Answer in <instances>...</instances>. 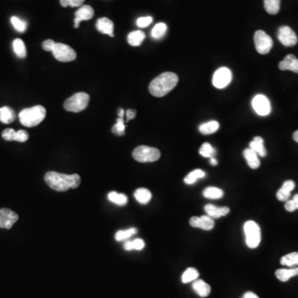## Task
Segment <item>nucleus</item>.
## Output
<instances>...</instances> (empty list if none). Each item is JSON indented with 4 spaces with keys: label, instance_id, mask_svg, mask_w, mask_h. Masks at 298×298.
<instances>
[{
    "label": "nucleus",
    "instance_id": "37998d69",
    "mask_svg": "<svg viewBox=\"0 0 298 298\" xmlns=\"http://www.w3.org/2000/svg\"><path fill=\"white\" fill-rule=\"evenodd\" d=\"M153 18L150 16L148 17H141L137 20V25L139 28H146L148 26L150 25L151 23H153Z\"/></svg>",
    "mask_w": 298,
    "mask_h": 298
},
{
    "label": "nucleus",
    "instance_id": "2eb2a0df",
    "mask_svg": "<svg viewBox=\"0 0 298 298\" xmlns=\"http://www.w3.org/2000/svg\"><path fill=\"white\" fill-rule=\"evenodd\" d=\"M279 69L281 71H292L298 73V59L294 55H288L283 61L279 63Z\"/></svg>",
    "mask_w": 298,
    "mask_h": 298
},
{
    "label": "nucleus",
    "instance_id": "f03ea898",
    "mask_svg": "<svg viewBox=\"0 0 298 298\" xmlns=\"http://www.w3.org/2000/svg\"><path fill=\"white\" fill-rule=\"evenodd\" d=\"M177 75L172 72H164L156 77L149 85V92L155 97L165 96L178 83Z\"/></svg>",
    "mask_w": 298,
    "mask_h": 298
},
{
    "label": "nucleus",
    "instance_id": "49530a36",
    "mask_svg": "<svg viewBox=\"0 0 298 298\" xmlns=\"http://www.w3.org/2000/svg\"><path fill=\"white\" fill-rule=\"evenodd\" d=\"M55 45H56V43H55L53 40L48 39V40H46V41L43 42V49L45 50V51H52Z\"/></svg>",
    "mask_w": 298,
    "mask_h": 298
},
{
    "label": "nucleus",
    "instance_id": "9d476101",
    "mask_svg": "<svg viewBox=\"0 0 298 298\" xmlns=\"http://www.w3.org/2000/svg\"><path fill=\"white\" fill-rule=\"evenodd\" d=\"M252 105L255 112L260 116H266L271 112L269 99L263 94H257L253 99Z\"/></svg>",
    "mask_w": 298,
    "mask_h": 298
},
{
    "label": "nucleus",
    "instance_id": "7c9ffc66",
    "mask_svg": "<svg viewBox=\"0 0 298 298\" xmlns=\"http://www.w3.org/2000/svg\"><path fill=\"white\" fill-rule=\"evenodd\" d=\"M203 196L208 199H219L223 197L224 192L221 189L217 188L214 186H209L205 189L203 191Z\"/></svg>",
    "mask_w": 298,
    "mask_h": 298
},
{
    "label": "nucleus",
    "instance_id": "a19ab883",
    "mask_svg": "<svg viewBox=\"0 0 298 298\" xmlns=\"http://www.w3.org/2000/svg\"><path fill=\"white\" fill-rule=\"evenodd\" d=\"M28 138H29V135H28V132H26L24 130L16 131L14 141L20 142V143H24L26 141H28Z\"/></svg>",
    "mask_w": 298,
    "mask_h": 298
},
{
    "label": "nucleus",
    "instance_id": "dca6fc26",
    "mask_svg": "<svg viewBox=\"0 0 298 298\" xmlns=\"http://www.w3.org/2000/svg\"><path fill=\"white\" fill-rule=\"evenodd\" d=\"M97 30L103 34H107L109 36L114 37V23L107 18H101L96 22Z\"/></svg>",
    "mask_w": 298,
    "mask_h": 298
},
{
    "label": "nucleus",
    "instance_id": "ddd939ff",
    "mask_svg": "<svg viewBox=\"0 0 298 298\" xmlns=\"http://www.w3.org/2000/svg\"><path fill=\"white\" fill-rule=\"evenodd\" d=\"M191 226L195 228H200L204 230H211L214 226V221L213 218L209 215H203L202 217H191L190 219Z\"/></svg>",
    "mask_w": 298,
    "mask_h": 298
},
{
    "label": "nucleus",
    "instance_id": "f257e3e1",
    "mask_svg": "<svg viewBox=\"0 0 298 298\" xmlns=\"http://www.w3.org/2000/svg\"><path fill=\"white\" fill-rule=\"evenodd\" d=\"M45 181L52 190L61 192L79 187L81 176L78 174L66 175L56 171H48L45 175Z\"/></svg>",
    "mask_w": 298,
    "mask_h": 298
},
{
    "label": "nucleus",
    "instance_id": "cd10ccee",
    "mask_svg": "<svg viewBox=\"0 0 298 298\" xmlns=\"http://www.w3.org/2000/svg\"><path fill=\"white\" fill-rule=\"evenodd\" d=\"M108 199L110 202L118 205V206H125L128 203L127 196L125 194L117 193L115 191H111L108 195Z\"/></svg>",
    "mask_w": 298,
    "mask_h": 298
},
{
    "label": "nucleus",
    "instance_id": "de8ad7c7",
    "mask_svg": "<svg viewBox=\"0 0 298 298\" xmlns=\"http://www.w3.org/2000/svg\"><path fill=\"white\" fill-rule=\"evenodd\" d=\"M125 114H126V117H127L126 122H128L129 120H133L136 116V111L134 110H126Z\"/></svg>",
    "mask_w": 298,
    "mask_h": 298
},
{
    "label": "nucleus",
    "instance_id": "ea45409f",
    "mask_svg": "<svg viewBox=\"0 0 298 298\" xmlns=\"http://www.w3.org/2000/svg\"><path fill=\"white\" fill-rule=\"evenodd\" d=\"M85 0H60L61 5L64 8L66 7H80L84 3Z\"/></svg>",
    "mask_w": 298,
    "mask_h": 298
},
{
    "label": "nucleus",
    "instance_id": "4be33fe9",
    "mask_svg": "<svg viewBox=\"0 0 298 298\" xmlns=\"http://www.w3.org/2000/svg\"><path fill=\"white\" fill-rule=\"evenodd\" d=\"M15 116V112L13 109L8 106L0 108V122L8 125L14 121Z\"/></svg>",
    "mask_w": 298,
    "mask_h": 298
},
{
    "label": "nucleus",
    "instance_id": "e433bc0d",
    "mask_svg": "<svg viewBox=\"0 0 298 298\" xmlns=\"http://www.w3.org/2000/svg\"><path fill=\"white\" fill-rule=\"evenodd\" d=\"M112 132L118 136L125 135V124L124 117L118 118L117 122L112 128Z\"/></svg>",
    "mask_w": 298,
    "mask_h": 298
},
{
    "label": "nucleus",
    "instance_id": "f8f14e48",
    "mask_svg": "<svg viewBox=\"0 0 298 298\" xmlns=\"http://www.w3.org/2000/svg\"><path fill=\"white\" fill-rule=\"evenodd\" d=\"M18 220V215L8 208L0 209V229H9Z\"/></svg>",
    "mask_w": 298,
    "mask_h": 298
},
{
    "label": "nucleus",
    "instance_id": "7ed1b4c3",
    "mask_svg": "<svg viewBox=\"0 0 298 298\" xmlns=\"http://www.w3.org/2000/svg\"><path fill=\"white\" fill-rule=\"evenodd\" d=\"M46 110L42 105L24 109L19 113V120L25 127H35L43 121L46 118Z\"/></svg>",
    "mask_w": 298,
    "mask_h": 298
},
{
    "label": "nucleus",
    "instance_id": "3c124183",
    "mask_svg": "<svg viewBox=\"0 0 298 298\" xmlns=\"http://www.w3.org/2000/svg\"><path fill=\"white\" fill-rule=\"evenodd\" d=\"M211 164L213 166H216L218 164V162H217L216 159L214 158H211Z\"/></svg>",
    "mask_w": 298,
    "mask_h": 298
},
{
    "label": "nucleus",
    "instance_id": "6e6552de",
    "mask_svg": "<svg viewBox=\"0 0 298 298\" xmlns=\"http://www.w3.org/2000/svg\"><path fill=\"white\" fill-rule=\"evenodd\" d=\"M255 43L257 52L265 55L271 51L273 42L267 33L263 31L258 30L255 34Z\"/></svg>",
    "mask_w": 298,
    "mask_h": 298
},
{
    "label": "nucleus",
    "instance_id": "f704fd0d",
    "mask_svg": "<svg viewBox=\"0 0 298 298\" xmlns=\"http://www.w3.org/2000/svg\"><path fill=\"white\" fill-rule=\"evenodd\" d=\"M138 232V229L135 228H130L125 230H120L115 234V240L116 241H123L127 240L128 238L132 237V235H135Z\"/></svg>",
    "mask_w": 298,
    "mask_h": 298
},
{
    "label": "nucleus",
    "instance_id": "72a5a7b5",
    "mask_svg": "<svg viewBox=\"0 0 298 298\" xmlns=\"http://www.w3.org/2000/svg\"><path fill=\"white\" fill-rule=\"evenodd\" d=\"M144 246H145V243L143 240L136 239V240H132V241H128V242L125 243L124 248L127 251H132V250L140 251V250H143Z\"/></svg>",
    "mask_w": 298,
    "mask_h": 298
},
{
    "label": "nucleus",
    "instance_id": "1a4fd4ad",
    "mask_svg": "<svg viewBox=\"0 0 298 298\" xmlns=\"http://www.w3.org/2000/svg\"><path fill=\"white\" fill-rule=\"evenodd\" d=\"M231 80L232 73L230 70L226 67H221L214 72L212 83L218 89H223L228 86V85L231 82Z\"/></svg>",
    "mask_w": 298,
    "mask_h": 298
},
{
    "label": "nucleus",
    "instance_id": "c9c22d12",
    "mask_svg": "<svg viewBox=\"0 0 298 298\" xmlns=\"http://www.w3.org/2000/svg\"><path fill=\"white\" fill-rule=\"evenodd\" d=\"M199 153L204 158H214L215 150L210 143H205L202 144V148H200Z\"/></svg>",
    "mask_w": 298,
    "mask_h": 298
},
{
    "label": "nucleus",
    "instance_id": "b1692460",
    "mask_svg": "<svg viewBox=\"0 0 298 298\" xmlns=\"http://www.w3.org/2000/svg\"><path fill=\"white\" fill-rule=\"evenodd\" d=\"M145 39V33L142 31H133L128 35V43L132 46H140Z\"/></svg>",
    "mask_w": 298,
    "mask_h": 298
},
{
    "label": "nucleus",
    "instance_id": "0eeeda50",
    "mask_svg": "<svg viewBox=\"0 0 298 298\" xmlns=\"http://www.w3.org/2000/svg\"><path fill=\"white\" fill-rule=\"evenodd\" d=\"M51 52L55 58L61 62H69L77 58V52L74 49L66 44L56 43Z\"/></svg>",
    "mask_w": 298,
    "mask_h": 298
},
{
    "label": "nucleus",
    "instance_id": "9b49d317",
    "mask_svg": "<svg viewBox=\"0 0 298 298\" xmlns=\"http://www.w3.org/2000/svg\"><path fill=\"white\" fill-rule=\"evenodd\" d=\"M278 38L283 46H293L298 43V37L288 26H283L278 29Z\"/></svg>",
    "mask_w": 298,
    "mask_h": 298
},
{
    "label": "nucleus",
    "instance_id": "4468645a",
    "mask_svg": "<svg viewBox=\"0 0 298 298\" xmlns=\"http://www.w3.org/2000/svg\"><path fill=\"white\" fill-rule=\"evenodd\" d=\"M94 9L89 5H83L75 13L76 18L74 19V27L79 28L80 23L82 21H87L91 19L94 17Z\"/></svg>",
    "mask_w": 298,
    "mask_h": 298
},
{
    "label": "nucleus",
    "instance_id": "09e8293b",
    "mask_svg": "<svg viewBox=\"0 0 298 298\" xmlns=\"http://www.w3.org/2000/svg\"><path fill=\"white\" fill-rule=\"evenodd\" d=\"M243 298H259L257 297L256 294L252 293V292H248V293H245Z\"/></svg>",
    "mask_w": 298,
    "mask_h": 298
},
{
    "label": "nucleus",
    "instance_id": "bb28decb",
    "mask_svg": "<svg viewBox=\"0 0 298 298\" xmlns=\"http://www.w3.org/2000/svg\"><path fill=\"white\" fill-rule=\"evenodd\" d=\"M281 0H264V8L267 13L275 15L280 10Z\"/></svg>",
    "mask_w": 298,
    "mask_h": 298
},
{
    "label": "nucleus",
    "instance_id": "a211bd4d",
    "mask_svg": "<svg viewBox=\"0 0 298 298\" xmlns=\"http://www.w3.org/2000/svg\"><path fill=\"white\" fill-rule=\"evenodd\" d=\"M192 288L193 290L196 292V294L201 297V298H207L210 295L211 293V287L209 284L207 283H205L204 281L202 279H199V280L194 281L192 283Z\"/></svg>",
    "mask_w": 298,
    "mask_h": 298
},
{
    "label": "nucleus",
    "instance_id": "79ce46f5",
    "mask_svg": "<svg viewBox=\"0 0 298 298\" xmlns=\"http://www.w3.org/2000/svg\"><path fill=\"white\" fill-rule=\"evenodd\" d=\"M16 131L13 128H6L2 132V137L6 141H14Z\"/></svg>",
    "mask_w": 298,
    "mask_h": 298
},
{
    "label": "nucleus",
    "instance_id": "2f4dec72",
    "mask_svg": "<svg viewBox=\"0 0 298 298\" xmlns=\"http://www.w3.org/2000/svg\"><path fill=\"white\" fill-rule=\"evenodd\" d=\"M199 275H200V273L196 268H189L184 272L183 274L181 276V281L183 283H191V282L196 280L198 278Z\"/></svg>",
    "mask_w": 298,
    "mask_h": 298
},
{
    "label": "nucleus",
    "instance_id": "20e7f679",
    "mask_svg": "<svg viewBox=\"0 0 298 298\" xmlns=\"http://www.w3.org/2000/svg\"><path fill=\"white\" fill-rule=\"evenodd\" d=\"M89 101V94L84 92H78L66 99L64 102V109L70 112H81L86 109Z\"/></svg>",
    "mask_w": 298,
    "mask_h": 298
},
{
    "label": "nucleus",
    "instance_id": "473e14b6",
    "mask_svg": "<svg viewBox=\"0 0 298 298\" xmlns=\"http://www.w3.org/2000/svg\"><path fill=\"white\" fill-rule=\"evenodd\" d=\"M168 30V26L165 23H159L154 26L151 35L154 39H161L164 37Z\"/></svg>",
    "mask_w": 298,
    "mask_h": 298
},
{
    "label": "nucleus",
    "instance_id": "a18cd8bd",
    "mask_svg": "<svg viewBox=\"0 0 298 298\" xmlns=\"http://www.w3.org/2000/svg\"><path fill=\"white\" fill-rule=\"evenodd\" d=\"M296 184L294 181H292V180H288V181H286L284 183H283V186L281 187V189H283V191H288V192H290L291 191H293L294 188H295Z\"/></svg>",
    "mask_w": 298,
    "mask_h": 298
},
{
    "label": "nucleus",
    "instance_id": "c85d7f7f",
    "mask_svg": "<svg viewBox=\"0 0 298 298\" xmlns=\"http://www.w3.org/2000/svg\"><path fill=\"white\" fill-rule=\"evenodd\" d=\"M13 49L19 58H25L27 56V49L23 40L19 39H15L13 43Z\"/></svg>",
    "mask_w": 298,
    "mask_h": 298
},
{
    "label": "nucleus",
    "instance_id": "8fccbe9b",
    "mask_svg": "<svg viewBox=\"0 0 298 298\" xmlns=\"http://www.w3.org/2000/svg\"><path fill=\"white\" fill-rule=\"evenodd\" d=\"M293 139H294V141H296L297 143H298V130H297V131L293 133Z\"/></svg>",
    "mask_w": 298,
    "mask_h": 298
},
{
    "label": "nucleus",
    "instance_id": "a878e982",
    "mask_svg": "<svg viewBox=\"0 0 298 298\" xmlns=\"http://www.w3.org/2000/svg\"><path fill=\"white\" fill-rule=\"evenodd\" d=\"M281 264L290 268H297L298 266V253L293 252L282 257Z\"/></svg>",
    "mask_w": 298,
    "mask_h": 298
},
{
    "label": "nucleus",
    "instance_id": "4c0bfd02",
    "mask_svg": "<svg viewBox=\"0 0 298 298\" xmlns=\"http://www.w3.org/2000/svg\"><path fill=\"white\" fill-rule=\"evenodd\" d=\"M11 23L13 26V28H15V30L18 31L19 33H23L27 29V23L25 21L22 20L15 16L11 18Z\"/></svg>",
    "mask_w": 298,
    "mask_h": 298
},
{
    "label": "nucleus",
    "instance_id": "412c9836",
    "mask_svg": "<svg viewBox=\"0 0 298 298\" xmlns=\"http://www.w3.org/2000/svg\"><path fill=\"white\" fill-rule=\"evenodd\" d=\"M250 147L261 158H264L265 156L267 155V151L264 147V141L261 137H255L254 140L250 143Z\"/></svg>",
    "mask_w": 298,
    "mask_h": 298
},
{
    "label": "nucleus",
    "instance_id": "6ab92c4d",
    "mask_svg": "<svg viewBox=\"0 0 298 298\" xmlns=\"http://www.w3.org/2000/svg\"><path fill=\"white\" fill-rule=\"evenodd\" d=\"M275 275L278 280L285 283V282H288L291 278L298 275V268L297 267V268H292L290 269L281 268V269L276 271Z\"/></svg>",
    "mask_w": 298,
    "mask_h": 298
},
{
    "label": "nucleus",
    "instance_id": "393cba45",
    "mask_svg": "<svg viewBox=\"0 0 298 298\" xmlns=\"http://www.w3.org/2000/svg\"><path fill=\"white\" fill-rule=\"evenodd\" d=\"M219 128V123L217 122V121H214V120L204 123V124L200 125V127H199L200 132H202V134H205V135L214 133Z\"/></svg>",
    "mask_w": 298,
    "mask_h": 298
},
{
    "label": "nucleus",
    "instance_id": "c03bdc74",
    "mask_svg": "<svg viewBox=\"0 0 298 298\" xmlns=\"http://www.w3.org/2000/svg\"><path fill=\"white\" fill-rule=\"evenodd\" d=\"M291 193L288 191H283V189H279L277 192V198L280 202H288L290 198Z\"/></svg>",
    "mask_w": 298,
    "mask_h": 298
},
{
    "label": "nucleus",
    "instance_id": "58836bf2",
    "mask_svg": "<svg viewBox=\"0 0 298 298\" xmlns=\"http://www.w3.org/2000/svg\"><path fill=\"white\" fill-rule=\"evenodd\" d=\"M285 209L288 212H295L298 209V194L293 196L292 200H288V202H286Z\"/></svg>",
    "mask_w": 298,
    "mask_h": 298
},
{
    "label": "nucleus",
    "instance_id": "c756f323",
    "mask_svg": "<svg viewBox=\"0 0 298 298\" xmlns=\"http://www.w3.org/2000/svg\"><path fill=\"white\" fill-rule=\"evenodd\" d=\"M205 176H206V172L204 171H202L201 169H196V170L191 171L184 178V182L187 185H191V184L195 183L198 179L203 178Z\"/></svg>",
    "mask_w": 298,
    "mask_h": 298
},
{
    "label": "nucleus",
    "instance_id": "aec40b11",
    "mask_svg": "<svg viewBox=\"0 0 298 298\" xmlns=\"http://www.w3.org/2000/svg\"><path fill=\"white\" fill-rule=\"evenodd\" d=\"M244 157L247 161L250 168L252 169H257L260 167V160L258 159L257 153L251 148H247L244 151Z\"/></svg>",
    "mask_w": 298,
    "mask_h": 298
},
{
    "label": "nucleus",
    "instance_id": "5701e85b",
    "mask_svg": "<svg viewBox=\"0 0 298 298\" xmlns=\"http://www.w3.org/2000/svg\"><path fill=\"white\" fill-rule=\"evenodd\" d=\"M134 197L138 203L141 205H147L152 199V193L148 189L138 188L134 192Z\"/></svg>",
    "mask_w": 298,
    "mask_h": 298
},
{
    "label": "nucleus",
    "instance_id": "423d86ee",
    "mask_svg": "<svg viewBox=\"0 0 298 298\" xmlns=\"http://www.w3.org/2000/svg\"><path fill=\"white\" fill-rule=\"evenodd\" d=\"M246 244L250 249H255L261 242V229L258 224L253 220H249L244 225Z\"/></svg>",
    "mask_w": 298,
    "mask_h": 298
},
{
    "label": "nucleus",
    "instance_id": "39448f33",
    "mask_svg": "<svg viewBox=\"0 0 298 298\" xmlns=\"http://www.w3.org/2000/svg\"><path fill=\"white\" fill-rule=\"evenodd\" d=\"M132 157L138 163H153L160 158L161 153L158 148L141 145L133 150Z\"/></svg>",
    "mask_w": 298,
    "mask_h": 298
},
{
    "label": "nucleus",
    "instance_id": "f3484780",
    "mask_svg": "<svg viewBox=\"0 0 298 298\" xmlns=\"http://www.w3.org/2000/svg\"><path fill=\"white\" fill-rule=\"evenodd\" d=\"M205 211L212 218L217 219L219 217L225 216L229 213V207H216L214 205L208 204L205 207Z\"/></svg>",
    "mask_w": 298,
    "mask_h": 298
}]
</instances>
